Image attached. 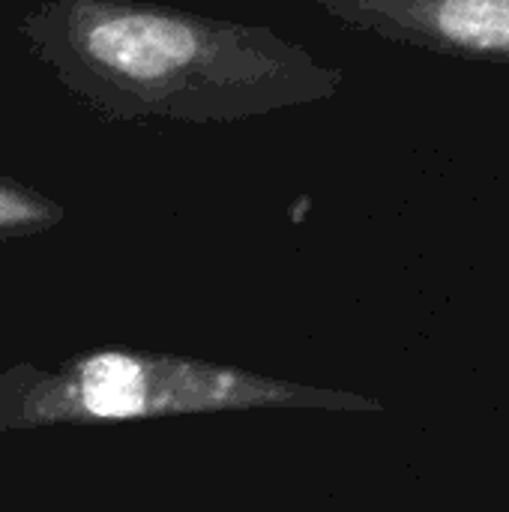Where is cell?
Wrapping results in <instances>:
<instances>
[{
    "instance_id": "6da1fadb",
    "label": "cell",
    "mask_w": 509,
    "mask_h": 512,
    "mask_svg": "<svg viewBox=\"0 0 509 512\" xmlns=\"http://www.w3.org/2000/svg\"><path fill=\"white\" fill-rule=\"evenodd\" d=\"M18 36L78 105L120 123H240L345 84L273 27L153 0H42Z\"/></svg>"
},
{
    "instance_id": "7a4b0ae2",
    "label": "cell",
    "mask_w": 509,
    "mask_h": 512,
    "mask_svg": "<svg viewBox=\"0 0 509 512\" xmlns=\"http://www.w3.org/2000/svg\"><path fill=\"white\" fill-rule=\"evenodd\" d=\"M348 393L318 390L198 357L96 348L54 369L18 363L0 387V432L42 426H111L225 411L360 408Z\"/></svg>"
},
{
    "instance_id": "3957f363",
    "label": "cell",
    "mask_w": 509,
    "mask_h": 512,
    "mask_svg": "<svg viewBox=\"0 0 509 512\" xmlns=\"http://www.w3.org/2000/svg\"><path fill=\"white\" fill-rule=\"evenodd\" d=\"M333 21L441 57L509 66V0H315Z\"/></svg>"
},
{
    "instance_id": "277c9868",
    "label": "cell",
    "mask_w": 509,
    "mask_h": 512,
    "mask_svg": "<svg viewBox=\"0 0 509 512\" xmlns=\"http://www.w3.org/2000/svg\"><path fill=\"white\" fill-rule=\"evenodd\" d=\"M63 219V204L15 177L0 174V243L51 231Z\"/></svg>"
},
{
    "instance_id": "5b68a950",
    "label": "cell",
    "mask_w": 509,
    "mask_h": 512,
    "mask_svg": "<svg viewBox=\"0 0 509 512\" xmlns=\"http://www.w3.org/2000/svg\"><path fill=\"white\" fill-rule=\"evenodd\" d=\"M3 381H6V372H0V387H3Z\"/></svg>"
}]
</instances>
